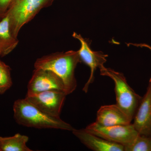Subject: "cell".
I'll list each match as a JSON object with an SVG mask.
<instances>
[{
  "instance_id": "6",
  "label": "cell",
  "mask_w": 151,
  "mask_h": 151,
  "mask_svg": "<svg viewBox=\"0 0 151 151\" xmlns=\"http://www.w3.org/2000/svg\"><path fill=\"white\" fill-rule=\"evenodd\" d=\"M67 95L62 91L50 90L38 94L26 95L25 98L45 113L53 117L60 118Z\"/></svg>"
},
{
  "instance_id": "13",
  "label": "cell",
  "mask_w": 151,
  "mask_h": 151,
  "mask_svg": "<svg viewBox=\"0 0 151 151\" xmlns=\"http://www.w3.org/2000/svg\"><path fill=\"white\" fill-rule=\"evenodd\" d=\"M27 136L17 134L10 137H0V151H32L27 145Z\"/></svg>"
},
{
  "instance_id": "10",
  "label": "cell",
  "mask_w": 151,
  "mask_h": 151,
  "mask_svg": "<svg viewBox=\"0 0 151 151\" xmlns=\"http://www.w3.org/2000/svg\"><path fill=\"white\" fill-rule=\"evenodd\" d=\"M83 145L94 151H124L122 145L112 142L87 132L85 129L72 131Z\"/></svg>"
},
{
  "instance_id": "17",
  "label": "cell",
  "mask_w": 151,
  "mask_h": 151,
  "mask_svg": "<svg viewBox=\"0 0 151 151\" xmlns=\"http://www.w3.org/2000/svg\"><path fill=\"white\" fill-rule=\"evenodd\" d=\"M132 45H134V46L137 47H146L149 49L150 50H151V46L146 44H132Z\"/></svg>"
},
{
  "instance_id": "12",
  "label": "cell",
  "mask_w": 151,
  "mask_h": 151,
  "mask_svg": "<svg viewBox=\"0 0 151 151\" xmlns=\"http://www.w3.org/2000/svg\"><path fill=\"white\" fill-rule=\"evenodd\" d=\"M18 43L11 32L8 17L5 16L0 21V57L9 54Z\"/></svg>"
},
{
  "instance_id": "15",
  "label": "cell",
  "mask_w": 151,
  "mask_h": 151,
  "mask_svg": "<svg viewBox=\"0 0 151 151\" xmlns=\"http://www.w3.org/2000/svg\"><path fill=\"white\" fill-rule=\"evenodd\" d=\"M124 151H151V137L139 135L132 145L124 147Z\"/></svg>"
},
{
  "instance_id": "11",
  "label": "cell",
  "mask_w": 151,
  "mask_h": 151,
  "mask_svg": "<svg viewBox=\"0 0 151 151\" xmlns=\"http://www.w3.org/2000/svg\"><path fill=\"white\" fill-rule=\"evenodd\" d=\"M104 127L119 125H128L132 123L127 114L117 104L105 105L97 111L96 122Z\"/></svg>"
},
{
  "instance_id": "3",
  "label": "cell",
  "mask_w": 151,
  "mask_h": 151,
  "mask_svg": "<svg viewBox=\"0 0 151 151\" xmlns=\"http://www.w3.org/2000/svg\"><path fill=\"white\" fill-rule=\"evenodd\" d=\"M100 75L110 77L115 84L116 104L132 121L142 99L127 83L124 74L103 66Z\"/></svg>"
},
{
  "instance_id": "16",
  "label": "cell",
  "mask_w": 151,
  "mask_h": 151,
  "mask_svg": "<svg viewBox=\"0 0 151 151\" xmlns=\"http://www.w3.org/2000/svg\"><path fill=\"white\" fill-rule=\"evenodd\" d=\"M13 0H0V21L5 16L6 13Z\"/></svg>"
},
{
  "instance_id": "7",
  "label": "cell",
  "mask_w": 151,
  "mask_h": 151,
  "mask_svg": "<svg viewBox=\"0 0 151 151\" xmlns=\"http://www.w3.org/2000/svg\"><path fill=\"white\" fill-rule=\"evenodd\" d=\"M50 90H57L65 93L63 81L59 76L50 70L35 68L27 85V95Z\"/></svg>"
},
{
  "instance_id": "18",
  "label": "cell",
  "mask_w": 151,
  "mask_h": 151,
  "mask_svg": "<svg viewBox=\"0 0 151 151\" xmlns=\"http://www.w3.org/2000/svg\"><path fill=\"white\" fill-rule=\"evenodd\" d=\"M149 83H151V77L150 78V81H149Z\"/></svg>"
},
{
  "instance_id": "9",
  "label": "cell",
  "mask_w": 151,
  "mask_h": 151,
  "mask_svg": "<svg viewBox=\"0 0 151 151\" xmlns=\"http://www.w3.org/2000/svg\"><path fill=\"white\" fill-rule=\"evenodd\" d=\"M133 120L132 124L139 134L151 137V83H149Z\"/></svg>"
},
{
  "instance_id": "1",
  "label": "cell",
  "mask_w": 151,
  "mask_h": 151,
  "mask_svg": "<svg viewBox=\"0 0 151 151\" xmlns=\"http://www.w3.org/2000/svg\"><path fill=\"white\" fill-rule=\"evenodd\" d=\"M81 60L78 51L57 52L38 58L35 68L50 70L63 81L67 95L71 94L77 87L75 77L76 68Z\"/></svg>"
},
{
  "instance_id": "14",
  "label": "cell",
  "mask_w": 151,
  "mask_h": 151,
  "mask_svg": "<svg viewBox=\"0 0 151 151\" xmlns=\"http://www.w3.org/2000/svg\"><path fill=\"white\" fill-rule=\"evenodd\" d=\"M12 85L10 67L0 60V94L4 93Z\"/></svg>"
},
{
  "instance_id": "4",
  "label": "cell",
  "mask_w": 151,
  "mask_h": 151,
  "mask_svg": "<svg viewBox=\"0 0 151 151\" xmlns=\"http://www.w3.org/2000/svg\"><path fill=\"white\" fill-rule=\"evenodd\" d=\"M54 0H13L6 15L8 17L11 32L17 38L22 27L32 19L42 9L51 5Z\"/></svg>"
},
{
  "instance_id": "2",
  "label": "cell",
  "mask_w": 151,
  "mask_h": 151,
  "mask_svg": "<svg viewBox=\"0 0 151 151\" xmlns=\"http://www.w3.org/2000/svg\"><path fill=\"white\" fill-rule=\"evenodd\" d=\"M14 118L19 125L39 129H53L72 131L70 124L41 111L25 98L18 99L13 105Z\"/></svg>"
},
{
  "instance_id": "8",
  "label": "cell",
  "mask_w": 151,
  "mask_h": 151,
  "mask_svg": "<svg viewBox=\"0 0 151 151\" xmlns=\"http://www.w3.org/2000/svg\"><path fill=\"white\" fill-rule=\"evenodd\" d=\"M72 36L78 40L81 43V47L78 50L81 61H83L91 70L89 79L83 88V91L86 93L88 92L89 85L94 82V73L97 68H100L104 66L107 61V55L104 54L101 51H94L90 47V42L84 38L81 35L73 32Z\"/></svg>"
},
{
  "instance_id": "5",
  "label": "cell",
  "mask_w": 151,
  "mask_h": 151,
  "mask_svg": "<svg viewBox=\"0 0 151 151\" xmlns=\"http://www.w3.org/2000/svg\"><path fill=\"white\" fill-rule=\"evenodd\" d=\"M85 129L107 140L124 147L132 145L139 135L132 123L128 125L104 127L95 122L87 126Z\"/></svg>"
}]
</instances>
